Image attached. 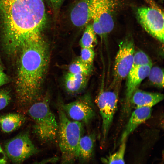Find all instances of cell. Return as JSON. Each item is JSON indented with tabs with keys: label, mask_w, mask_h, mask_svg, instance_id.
Returning <instances> with one entry per match:
<instances>
[{
	"label": "cell",
	"mask_w": 164,
	"mask_h": 164,
	"mask_svg": "<svg viewBox=\"0 0 164 164\" xmlns=\"http://www.w3.org/2000/svg\"><path fill=\"white\" fill-rule=\"evenodd\" d=\"M91 0H80L72 9L70 19L75 26H86L92 20L91 5Z\"/></svg>",
	"instance_id": "13"
},
{
	"label": "cell",
	"mask_w": 164,
	"mask_h": 164,
	"mask_svg": "<svg viewBox=\"0 0 164 164\" xmlns=\"http://www.w3.org/2000/svg\"><path fill=\"white\" fill-rule=\"evenodd\" d=\"M95 143V136L94 133L81 136L79 145L78 164H89L93 160Z\"/></svg>",
	"instance_id": "15"
},
{
	"label": "cell",
	"mask_w": 164,
	"mask_h": 164,
	"mask_svg": "<svg viewBox=\"0 0 164 164\" xmlns=\"http://www.w3.org/2000/svg\"><path fill=\"white\" fill-rule=\"evenodd\" d=\"M8 158L0 144V164H8Z\"/></svg>",
	"instance_id": "25"
},
{
	"label": "cell",
	"mask_w": 164,
	"mask_h": 164,
	"mask_svg": "<svg viewBox=\"0 0 164 164\" xmlns=\"http://www.w3.org/2000/svg\"><path fill=\"white\" fill-rule=\"evenodd\" d=\"M25 117L18 113H9L0 117V127L5 133H9L18 129L24 123Z\"/></svg>",
	"instance_id": "17"
},
{
	"label": "cell",
	"mask_w": 164,
	"mask_h": 164,
	"mask_svg": "<svg viewBox=\"0 0 164 164\" xmlns=\"http://www.w3.org/2000/svg\"><path fill=\"white\" fill-rule=\"evenodd\" d=\"M8 81L7 75L3 71H0V87L6 84Z\"/></svg>",
	"instance_id": "26"
},
{
	"label": "cell",
	"mask_w": 164,
	"mask_h": 164,
	"mask_svg": "<svg viewBox=\"0 0 164 164\" xmlns=\"http://www.w3.org/2000/svg\"><path fill=\"white\" fill-rule=\"evenodd\" d=\"M138 22L151 36L163 43L164 14L158 9L148 7L139 8L137 12Z\"/></svg>",
	"instance_id": "9"
},
{
	"label": "cell",
	"mask_w": 164,
	"mask_h": 164,
	"mask_svg": "<svg viewBox=\"0 0 164 164\" xmlns=\"http://www.w3.org/2000/svg\"><path fill=\"white\" fill-rule=\"evenodd\" d=\"M152 65L140 66L132 68L127 77L125 102L126 107L130 106L131 97L137 87L145 78L147 77Z\"/></svg>",
	"instance_id": "11"
},
{
	"label": "cell",
	"mask_w": 164,
	"mask_h": 164,
	"mask_svg": "<svg viewBox=\"0 0 164 164\" xmlns=\"http://www.w3.org/2000/svg\"><path fill=\"white\" fill-rule=\"evenodd\" d=\"M63 0H49L53 7L57 9L60 7Z\"/></svg>",
	"instance_id": "27"
},
{
	"label": "cell",
	"mask_w": 164,
	"mask_h": 164,
	"mask_svg": "<svg viewBox=\"0 0 164 164\" xmlns=\"http://www.w3.org/2000/svg\"><path fill=\"white\" fill-rule=\"evenodd\" d=\"M28 112L34 121L35 131L39 138L46 143L53 142L57 137L58 123L50 109L48 97L34 103Z\"/></svg>",
	"instance_id": "4"
},
{
	"label": "cell",
	"mask_w": 164,
	"mask_h": 164,
	"mask_svg": "<svg viewBox=\"0 0 164 164\" xmlns=\"http://www.w3.org/2000/svg\"><path fill=\"white\" fill-rule=\"evenodd\" d=\"M60 108L70 119L81 123H89L95 115L91 97L88 94L63 104Z\"/></svg>",
	"instance_id": "10"
},
{
	"label": "cell",
	"mask_w": 164,
	"mask_h": 164,
	"mask_svg": "<svg viewBox=\"0 0 164 164\" xmlns=\"http://www.w3.org/2000/svg\"><path fill=\"white\" fill-rule=\"evenodd\" d=\"M152 111V108L150 107L135 108L131 114L121 135V143L126 141L128 137L138 126L150 117Z\"/></svg>",
	"instance_id": "12"
},
{
	"label": "cell",
	"mask_w": 164,
	"mask_h": 164,
	"mask_svg": "<svg viewBox=\"0 0 164 164\" xmlns=\"http://www.w3.org/2000/svg\"><path fill=\"white\" fill-rule=\"evenodd\" d=\"M4 150L13 164H22L39 150L33 143L28 132L22 133L7 141Z\"/></svg>",
	"instance_id": "6"
},
{
	"label": "cell",
	"mask_w": 164,
	"mask_h": 164,
	"mask_svg": "<svg viewBox=\"0 0 164 164\" xmlns=\"http://www.w3.org/2000/svg\"><path fill=\"white\" fill-rule=\"evenodd\" d=\"M96 35L92 24H88L86 25L80 42L81 48H93L97 43Z\"/></svg>",
	"instance_id": "18"
},
{
	"label": "cell",
	"mask_w": 164,
	"mask_h": 164,
	"mask_svg": "<svg viewBox=\"0 0 164 164\" xmlns=\"http://www.w3.org/2000/svg\"><path fill=\"white\" fill-rule=\"evenodd\" d=\"M149 65H152V61L144 52L139 50L135 52L132 68Z\"/></svg>",
	"instance_id": "21"
},
{
	"label": "cell",
	"mask_w": 164,
	"mask_h": 164,
	"mask_svg": "<svg viewBox=\"0 0 164 164\" xmlns=\"http://www.w3.org/2000/svg\"><path fill=\"white\" fill-rule=\"evenodd\" d=\"M87 76L68 72L64 78V85L67 92L71 95L80 93L87 85Z\"/></svg>",
	"instance_id": "16"
},
{
	"label": "cell",
	"mask_w": 164,
	"mask_h": 164,
	"mask_svg": "<svg viewBox=\"0 0 164 164\" xmlns=\"http://www.w3.org/2000/svg\"><path fill=\"white\" fill-rule=\"evenodd\" d=\"M115 5V0H91L93 28L96 34L101 39L114 28L113 15Z\"/></svg>",
	"instance_id": "5"
},
{
	"label": "cell",
	"mask_w": 164,
	"mask_h": 164,
	"mask_svg": "<svg viewBox=\"0 0 164 164\" xmlns=\"http://www.w3.org/2000/svg\"><path fill=\"white\" fill-rule=\"evenodd\" d=\"M118 92L114 90L101 89L96 99L102 120V137L106 140L113 122L118 105Z\"/></svg>",
	"instance_id": "7"
},
{
	"label": "cell",
	"mask_w": 164,
	"mask_h": 164,
	"mask_svg": "<svg viewBox=\"0 0 164 164\" xmlns=\"http://www.w3.org/2000/svg\"><path fill=\"white\" fill-rule=\"evenodd\" d=\"M126 141L121 143L118 150L108 158V164H125L124 158L126 149Z\"/></svg>",
	"instance_id": "22"
},
{
	"label": "cell",
	"mask_w": 164,
	"mask_h": 164,
	"mask_svg": "<svg viewBox=\"0 0 164 164\" xmlns=\"http://www.w3.org/2000/svg\"><path fill=\"white\" fill-rule=\"evenodd\" d=\"M94 56L93 48H81L80 59L85 63L92 65Z\"/></svg>",
	"instance_id": "23"
},
{
	"label": "cell",
	"mask_w": 164,
	"mask_h": 164,
	"mask_svg": "<svg viewBox=\"0 0 164 164\" xmlns=\"http://www.w3.org/2000/svg\"><path fill=\"white\" fill-rule=\"evenodd\" d=\"M58 113L57 138L61 154L60 164H75L79 141L82 136V123L70 119L60 107Z\"/></svg>",
	"instance_id": "3"
},
{
	"label": "cell",
	"mask_w": 164,
	"mask_h": 164,
	"mask_svg": "<svg viewBox=\"0 0 164 164\" xmlns=\"http://www.w3.org/2000/svg\"><path fill=\"white\" fill-rule=\"evenodd\" d=\"M164 99L163 94L158 93L147 92L137 89L132 94L130 101L135 108L141 107L152 108Z\"/></svg>",
	"instance_id": "14"
},
{
	"label": "cell",
	"mask_w": 164,
	"mask_h": 164,
	"mask_svg": "<svg viewBox=\"0 0 164 164\" xmlns=\"http://www.w3.org/2000/svg\"><path fill=\"white\" fill-rule=\"evenodd\" d=\"M11 98L8 91L5 90H0V110L3 109L9 104Z\"/></svg>",
	"instance_id": "24"
},
{
	"label": "cell",
	"mask_w": 164,
	"mask_h": 164,
	"mask_svg": "<svg viewBox=\"0 0 164 164\" xmlns=\"http://www.w3.org/2000/svg\"><path fill=\"white\" fill-rule=\"evenodd\" d=\"M0 15L5 45L11 53L41 35L46 20L43 0H0Z\"/></svg>",
	"instance_id": "1"
},
{
	"label": "cell",
	"mask_w": 164,
	"mask_h": 164,
	"mask_svg": "<svg viewBox=\"0 0 164 164\" xmlns=\"http://www.w3.org/2000/svg\"><path fill=\"white\" fill-rule=\"evenodd\" d=\"M135 52V44L132 38L128 37L120 43L115 58L112 86H118L127 77L132 67Z\"/></svg>",
	"instance_id": "8"
},
{
	"label": "cell",
	"mask_w": 164,
	"mask_h": 164,
	"mask_svg": "<svg viewBox=\"0 0 164 164\" xmlns=\"http://www.w3.org/2000/svg\"></svg>",
	"instance_id": "29"
},
{
	"label": "cell",
	"mask_w": 164,
	"mask_h": 164,
	"mask_svg": "<svg viewBox=\"0 0 164 164\" xmlns=\"http://www.w3.org/2000/svg\"><path fill=\"white\" fill-rule=\"evenodd\" d=\"M3 68L2 67L1 65L0 64V71H3Z\"/></svg>",
	"instance_id": "28"
},
{
	"label": "cell",
	"mask_w": 164,
	"mask_h": 164,
	"mask_svg": "<svg viewBox=\"0 0 164 164\" xmlns=\"http://www.w3.org/2000/svg\"><path fill=\"white\" fill-rule=\"evenodd\" d=\"M147 77L152 84L159 88L163 87L164 71L161 68L157 66L152 67Z\"/></svg>",
	"instance_id": "19"
},
{
	"label": "cell",
	"mask_w": 164,
	"mask_h": 164,
	"mask_svg": "<svg viewBox=\"0 0 164 164\" xmlns=\"http://www.w3.org/2000/svg\"><path fill=\"white\" fill-rule=\"evenodd\" d=\"M16 91L18 102L23 105L37 99L49 63V49L41 35L27 39L19 50Z\"/></svg>",
	"instance_id": "2"
},
{
	"label": "cell",
	"mask_w": 164,
	"mask_h": 164,
	"mask_svg": "<svg viewBox=\"0 0 164 164\" xmlns=\"http://www.w3.org/2000/svg\"><path fill=\"white\" fill-rule=\"evenodd\" d=\"M92 65L85 63L79 59L70 65L68 72L88 76L92 70Z\"/></svg>",
	"instance_id": "20"
}]
</instances>
